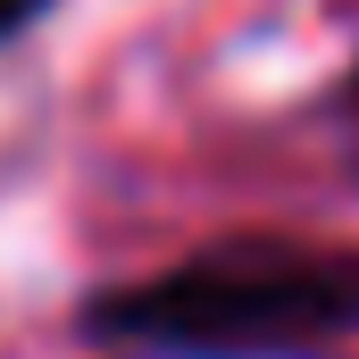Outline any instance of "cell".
<instances>
[{
    "mask_svg": "<svg viewBox=\"0 0 359 359\" xmlns=\"http://www.w3.org/2000/svg\"><path fill=\"white\" fill-rule=\"evenodd\" d=\"M50 8H59V0H0V50H17V42H25Z\"/></svg>",
    "mask_w": 359,
    "mask_h": 359,
    "instance_id": "7a4b0ae2",
    "label": "cell"
},
{
    "mask_svg": "<svg viewBox=\"0 0 359 359\" xmlns=\"http://www.w3.org/2000/svg\"><path fill=\"white\" fill-rule=\"evenodd\" d=\"M67 334L92 359H334L359 343V243L234 226L76 292Z\"/></svg>",
    "mask_w": 359,
    "mask_h": 359,
    "instance_id": "6da1fadb",
    "label": "cell"
},
{
    "mask_svg": "<svg viewBox=\"0 0 359 359\" xmlns=\"http://www.w3.org/2000/svg\"><path fill=\"white\" fill-rule=\"evenodd\" d=\"M326 109H334V126H343V142H351V168H359V59L343 67V84H334Z\"/></svg>",
    "mask_w": 359,
    "mask_h": 359,
    "instance_id": "3957f363",
    "label": "cell"
}]
</instances>
